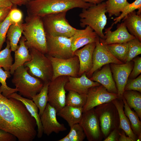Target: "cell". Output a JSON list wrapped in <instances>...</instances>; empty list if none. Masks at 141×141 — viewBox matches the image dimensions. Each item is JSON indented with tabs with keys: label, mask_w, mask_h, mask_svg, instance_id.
<instances>
[{
	"label": "cell",
	"mask_w": 141,
	"mask_h": 141,
	"mask_svg": "<svg viewBox=\"0 0 141 141\" xmlns=\"http://www.w3.org/2000/svg\"><path fill=\"white\" fill-rule=\"evenodd\" d=\"M36 120L21 101L4 96L0 92V130L19 141H32L37 136Z\"/></svg>",
	"instance_id": "1"
},
{
	"label": "cell",
	"mask_w": 141,
	"mask_h": 141,
	"mask_svg": "<svg viewBox=\"0 0 141 141\" xmlns=\"http://www.w3.org/2000/svg\"><path fill=\"white\" fill-rule=\"evenodd\" d=\"M93 5L82 0H32L25 5L27 15L42 17L75 8L86 9Z\"/></svg>",
	"instance_id": "2"
},
{
	"label": "cell",
	"mask_w": 141,
	"mask_h": 141,
	"mask_svg": "<svg viewBox=\"0 0 141 141\" xmlns=\"http://www.w3.org/2000/svg\"><path fill=\"white\" fill-rule=\"evenodd\" d=\"M25 21L22 24V34L26 39V46L28 49L33 48L46 54V33L42 17L27 15Z\"/></svg>",
	"instance_id": "3"
},
{
	"label": "cell",
	"mask_w": 141,
	"mask_h": 141,
	"mask_svg": "<svg viewBox=\"0 0 141 141\" xmlns=\"http://www.w3.org/2000/svg\"><path fill=\"white\" fill-rule=\"evenodd\" d=\"M28 68L24 65L15 71L11 80L12 83L17 90L20 95L30 99L39 93L44 85L40 79L31 75Z\"/></svg>",
	"instance_id": "4"
},
{
	"label": "cell",
	"mask_w": 141,
	"mask_h": 141,
	"mask_svg": "<svg viewBox=\"0 0 141 141\" xmlns=\"http://www.w3.org/2000/svg\"><path fill=\"white\" fill-rule=\"evenodd\" d=\"M105 2L93 4L87 9H82L79 15L80 25L82 27L89 26L100 38L104 39L103 30L107 24Z\"/></svg>",
	"instance_id": "5"
},
{
	"label": "cell",
	"mask_w": 141,
	"mask_h": 141,
	"mask_svg": "<svg viewBox=\"0 0 141 141\" xmlns=\"http://www.w3.org/2000/svg\"><path fill=\"white\" fill-rule=\"evenodd\" d=\"M28 49L32 58L25 63L24 66L28 67V72L31 75L40 79L44 83L49 82L53 76L50 60L46 54L38 50L32 48Z\"/></svg>",
	"instance_id": "6"
},
{
	"label": "cell",
	"mask_w": 141,
	"mask_h": 141,
	"mask_svg": "<svg viewBox=\"0 0 141 141\" xmlns=\"http://www.w3.org/2000/svg\"><path fill=\"white\" fill-rule=\"evenodd\" d=\"M67 12L49 14L41 17L46 34L68 38L73 36L77 29L71 25L67 20Z\"/></svg>",
	"instance_id": "7"
},
{
	"label": "cell",
	"mask_w": 141,
	"mask_h": 141,
	"mask_svg": "<svg viewBox=\"0 0 141 141\" xmlns=\"http://www.w3.org/2000/svg\"><path fill=\"white\" fill-rule=\"evenodd\" d=\"M103 137L105 138L114 129L119 128V119L118 110L111 102L95 107Z\"/></svg>",
	"instance_id": "8"
},
{
	"label": "cell",
	"mask_w": 141,
	"mask_h": 141,
	"mask_svg": "<svg viewBox=\"0 0 141 141\" xmlns=\"http://www.w3.org/2000/svg\"><path fill=\"white\" fill-rule=\"evenodd\" d=\"M46 54L56 58L67 59L74 55L72 49V37L53 36L46 34Z\"/></svg>",
	"instance_id": "9"
},
{
	"label": "cell",
	"mask_w": 141,
	"mask_h": 141,
	"mask_svg": "<svg viewBox=\"0 0 141 141\" xmlns=\"http://www.w3.org/2000/svg\"><path fill=\"white\" fill-rule=\"evenodd\" d=\"M96 44L92 55V67L90 70L86 73L87 77L89 78L95 71L105 65L111 63H124L113 55L102 39L98 36Z\"/></svg>",
	"instance_id": "10"
},
{
	"label": "cell",
	"mask_w": 141,
	"mask_h": 141,
	"mask_svg": "<svg viewBox=\"0 0 141 141\" xmlns=\"http://www.w3.org/2000/svg\"><path fill=\"white\" fill-rule=\"evenodd\" d=\"M50 60L53 70L52 80L60 76L79 77V61L78 57L74 55L69 58L61 59L46 55Z\"/></svg>",
	"instance_id": "11"
},
{
	"label": "cell",
	"mask_w": 141,
	"mask_h": 141,
	"mask_svg": "<svg viewBox=\"0 0 141 141\" xmlns=\"http://www.w3.org/2000/svg\"><path fill=\"white\" fill-rule=\"evenodd\" d=\"M68 80V76H62L49 82L48 102L56 109L57 112L65 106V86Z\"/></svg>",
	"instance_id": "12"
},
{
	"label": "cell",
	"mask_w": 141,
	"mask_h": 141,
	"mask_svg": "<svg viewBox=\"0 0 141 141\" xmlns=\"http://www.w3.org/2000/svg\"><path fill=\"white\" fill-rule=\"evenodd\" d=\"M79 124L89 141H101L103 137L94 108L83 113Z\"/></svg>",
	"instance_id": "13"
},
{
	"label": "cell",
	"mask_w": 141,
	"mask_h": 141,
	"mask_svg": "<svg viewBox=\"0 0 141 141\" xmlns=\"http://www.w3.org/2000/svg\"><path fill=\"white\" fill-rule=\"evenodd\" d=\"M86 96V101L83 107V113L119 98L117 94L109 92L101 84L90 88Z\"/></svg>",
	"instance_id": "14"
},
{
	"label": "cell",
	"mask_w": 141,
	"mask_h": 141,
	"mask_svg": "<svg viewBox=\"0 0 141 141\" xmlns=\"http://www.w3.org/2000/svg\"><path fill=\"white\" fill-rule=\"evenodd\" d=\"M57 112L56 109L48 102L44 111L40 116L43 133L47 136L52 132L58 133L67 130L63 124L57 120Z\"/></svg>",
	"instance_id": "15"
},
{
	"label": "cell",
	"mask_w": 141,
	"mask_h": 141,
	"mask_svg": "<svg viewBox=\"0 0 141 141\" xmlns=\"http://www.w3.org/2000/svg\"><path fill=\"white\" fill-rule=\"evenodd\" d=\"M113 76L118 90V95L122 98L125 86L133 69L134 62L132 61L122 64H110Z\"/></svg>",
	"instance_id": "16"
},
{
	"label": "cell",
	"mask_w": 141,
	"mask_h": 141,
	"mask_svg": "<svg viewBox=\"0 0 141 141\" xmlns=\"http://www.w3.org/2000/svg\"><path fill=\"white\" fill-rule=\"evenodd\" d=\"M114 25L112 24L105 30L104 38L103 39L106 45L127 42L136 38L129 33L123 22L118 24L116 29L112 31L111 30Z\"/></svg>",
	"instance_id": "17"
},
{
	"label": "cell",
	"mask_w": 141,
	"mask_h": 141,
	"mask_svg": "<svg viewBox=\"0 0 141 141\" xmlns=\"http://www.w3.org/2000/svg\"><path fill=\"white\" fill-rule=\"evenodd\" d=\"M100 85L99 83L90 80L84 73L78 77L68 76V80L65 84V89L67 91H72L79 94H87L90 88Z\"/></svg>",
	"instance_id": "18"
},
{
	"label": "cell",
	"mask_w": 141,
	"mask_h": 141,
	"mask_svg": "<svg viewBox=\"0 0 141 141\" xmlns=\"http://www.w3.org/2000/svg\"><path fill=\"white\" fill-rule=\"evenodd\" d=\"M99 70L95 71L89 79L97 82L103 86L109 92L118 94V90L113 79L110 64L103 66Z\"/></svg>",
	"instance_id": "19"
},
{
	"label": "cell",
	"mask_w": 141,
	"mask_h": 141,
	"mask_svg": "<svg viewBox=\"0 0 141 141\" xmlns=\"http://www.w3.org/2000/svg\"><path fill=\"white\" fill-rule=\"evenodd\" d=\"M96 45V42L88 44L81 49H77L74 53L79 58L80 69L79 77L84 73L86 74L91 68L92 65V55Z\"/></svg>",
	"instance_id": "20"
},
{
	"label": "cell",
	"mask_w": 141,
	"mask_h": 141,
	"mask_svg": "<svg viewBox=\"0 0 141 141\" xmlns=\"http://www.w3.org/2000/svg\"><path fill=\"white\" fill-rule=\"evenodd\" d=\"M98 36L89 26L84 29H76L72 36V49L73 52L88 44L95 42Z\"/></svg>",
	"instance_id": "21"
},
{
	"label": "cell",
	"mask_w": 141,
	"mask_h": 141,
	"mask_svg": "<svg viewBox=\"0 0 141 141\" xmlns=\"http://www.w3.org/2000/svg\"><path fill=\"white\" fill-rule=\"evenodd\" d=\"M7 97L16 99L21 101L24 104L31 115L35 119L37 127V136L38 138H41L43 132L39 114L38 109L32 99L24 97L16 92L11 94Z\"/></svg>",
	"instance_id": "22"
},
{
	"label": "cell",
	"mask_w": 141,
	"mask_h": 141,
	"mask_svg": "<svg viewBox=\"0 0 141 141\" xmlns=\"http://www.w3.org/2000/svg\"><path fill=\"white\" fill-rule=\"evenodd\" d=\"M26 39L24 37H21L17 49L14 51V62L11 66L10 70L11 75H13L15 70L18 67L30 61L32 58L28 48L26 46Z\"/></svg>",
	"instance_id": "23"
},
{
	"label": "cell",
	"mask_w": 141,
	"mask_h": 141,
	"mask_svg": "<svg viewBox=\"0 0 141 141\" xmlns=\"http://www.w3.org/2000/svg\"><path fill=\"white\" fill-rule=\"evenodd\" d=\"M116 107L118 111L119 119V128L122 130L126 136L133 141L138 140L137 136L133 133L131 127L130 121L125 115L124 110V103L122 98H118L111 101Z\"/></svg>",
	"instance_id": "24"
},
{
	"label": "cell",
	"mask_w": 141,
	"mask_h": 141,
	"mask_svg": "<svg viewBox=\"0 0 141 141\" xmlns=\"http://www.w3.org/2000/svg\"><path fill=\"white\" fill-rule=\"evenodd\" d=\"M122 20L129 33L141 41V14L135 11L128 14Z\"/></svg>",
	"instance_id": "25"
},
{
	"label": "cell",
	"mask_w": 141,
	"mask_h": 141,
	"mask_svg": "<svg viewBox=\"0 0 141 141\" xmlns=\"http://www.w3.org/2000/svg\"><path fill=\"white\" fill-rule=\"evenodd\" d=\"M83 108H77L65 105L57 112V115L67 122L70 127L79 123L81 119Z\"/></svg>",
	"instance_id": "26"
},
{
	"label": "cell",
	"mask_w": 141,
	"mask_h": 141,
	"mask_svg": "<svg viewBox=\"0 0 141 141\" xmlns=\"http://www.w3.org/2000/svg\"><path fill=\"white\" fill-rule=\"evenodd\" d=\"M122 99L124 103V112L130 121L132 129L138 137V141H141V122L137 113L129 107L123 96Z\"/></svg>",
	"instance_id": "27"
},
{
	"label": "cell",
	"mask_w": 141,
	"mask_h": 141,
	"mask_svg": "<svg viewBox=\"0 0 141 141\" xmlns=\"http://www.w3.org/2000/svg\"><path fill=\"white\" fill-rule=\"evenodd\" d=\"M122 96L129 107L133 109L141 119V94L134 90L124 91Z\"/></svg>",
	"instance_id": "28"
},
{
	"label": "cell",
	"mask_w": 141,
	"mask_h": 141,
	"mask_svg": "<svg viewBox=\"0 0 141 141\" xmlns=\"http://www.w3.org/2000/svg\"><path fill=\"white\" fill-rule=\"evenodd\" d=\"M22 22L11 25L8 30L7 37L10 43L11 49L14 52L18 48V44L23 32Z\"/></svg>",
	"instance_id": "29"
},
{
	"label": "cell",
	"mask_w": 141,
	"mask_h": 141,
	"mask_svg": "<svg viewBox=\"0 0 141 141\" xmlns=\"http://www.w3.org/2000/svg\"><path fill=\"white\" fill-rule=\"evenodd\" d=\"M105 3L107 13L109 17L119 16L130 3L128 0H107Z\"/></svg>",
	"instance_id": "30"
},
{
	"label": "cell",
	"mask_w": 141,
	"mask_h": 141,
	"mask_svg": "<svg viewBox=\"0 0 141 141\" xmlns=\"http://www.w3.org/2000/svg\"><path fill=\"white\" fill-rule=\"evenodd\" d=\"M49 83H44L40 92L32 98V100L39 110V114L40 116L44 111L48 102V90Z\"/></svg>",
	"instance_id": "31"
},
{
	"label": "cell",
	"mask_w": 141,
	"mask_h": 141,
	"mask_svg": "<svg viewBox=\"0 0 141 141\" xmlns=\"http://www.w3.org/2000/svg\"><path fill=\"white\" fill-rule=\"evenodd\" d=\"M107 45L114 57L124 63H125L128 49V42L112 44Z\"/></svg>",
	"instance_id": "32"
},
{
	"label": "cell",
	"mask_w": 141,
	"mask_h": 141,
	"mask_svg": "<svg viewBox=\"0 0 141 141\" xmlns=\"http://www.w3.org/2000/svg\"><path fill=\"white\" fill-rule=\"evenodd\" d=\"M86 94H81L70 91L66 96L65 105L77 108H83L86 100Z\"/></svg>",
	"instance_id": "33"
},
{
	"label": "cell",
	"mask_w": 141,
	"mask_h": 141,
	"mask_svg": "<svg viewBox=\"0 0 141 141\" xmlns=\"http://www.w3.org/2000/svg\"><path fill=\"white\" fill-rule=\"evenodd\" d=\"M6 43L5 48L0 51V67L3 68L5 70L10 71L13 60L9 42L7 40Z\"/></svg>",
	"instance_id": "34"
},
{
	"label": "cell",
	"mask_w": 141,
	"mask_h": 141,
	"mask_svg": "<svg viewBox=\"0 0 141 141\" xmlns=\"http://www.w3.org/2000/svg\"><path fill=\"white\" fill-rule=\"evenodd\" d=\"M10 71L4 70L0 67V92L4 96L7 97L11 94L18 91L16 88H12L7 85L6 80L10 77Z\"/></svg>",
	"instance_id": "35"
},
{
	"label": "cell",
	"mask_w": 141,
	"mask_h": 141,
	"mask_svg": "<svg viewBox=\"0 0 141 141\" xmlns=\"http://www.w3.org/2000/svg\"><path fill=\"white\" fill-rule=\"evenodd\" d=\"M128 49L125 63L130 62L137 56L141 54V43L135 38L128 42Z\"/></svg>",
	"instance_id": "36"
},
{
	"label": "cell",
	"mask_w": 141,
	"mask_h": 141,
	"mask_svg": "<svg viewBox=\"0 0 141 141\" xmlns=\"http://www.w3.org/2000/svg\"><path fill=\"white\" fill-rule=\"evenodd\" d=\"M68 134L70 141H83L86 137L84 131L79 123L75 124L70 127Z\"/></svg>",
	"instance_id": "37"
},
{
	"label": "cell",
	"mask_w": 141,
	"mask_h": 141,
	"mask_svg": "<svg viewBox=\"0 0 141 141\" xmlns=\"http://www.w3.org/2000/svg\"><path fill=\"white\" fill-rule=\"evenodd\" d=\"M138 9H141V0H136L131 3H129L119 16L114 19V25L120 22L121 20L128 14Z\"/></svg>",
	"instance_id": "38"
},
{
	"label": "cell",
	"mask_w": 141,
	"mask_h": 141,
	"mask_svg": "<svg viewBox=\"0 0 141 141\" xmlns=\"http://www.w3.org/2000/svg\"><path fill=\"white\" fill-rule=\"evenodd\" d=\"M12 24L9 15L4 20L0 22V51L2 49L4 43L5 41L7 34L9 28Z\"/></svg>",
	"instance_id": "39"
},
{
	"label": "cell",
	"mask_w": 141,
	"mask_h": 141,
	"mask_svg": "<svg viewBox=\"0 0 141 141\" xmlns=\"http://www.w3.org/2000/svg\"><path fill=\"white\" fill-rule=\"evenodd\" d=\"M134 90L141 92V75L133 79H128L124 91Z\"/></svg>",
	"instance_id": "40"
},
{
	"label": "cell",
	"mask_w": 141,
	"mask_h": 141,
	"mask_svg": "<svg viewBox=\"0 0 141 141\" xmlns=\"http://www.w3.org/2000/svg\"><path fill=\"white\" fill-rule=\"evenodd\" d=\"M14 5L10 10L9 16L12 24L22 22L23 15L21 11Z\"/></svg>",
	"instance_id": "41"
},
{
	"label": "cell",
	"mask_w": 141,
	"mask_h": 141,
	"mask_svg": "<svg viewBox=\"0 0 141 141\" xmlns=\"http://www.w3.org/2000/svg\"><path fill=\"white\" fill-rule=\"evenodd\" d=\"M134 62L133 69L128 77L129 79H133L137 77L141 73V57H137L132 60Z\"/></svg>",
	"instance_id": "42"
},
{
	"label": "cell",
	"mask_w": 141,
	"mask_h": 141,
	"mask_svg": "<svg viewBox=\"0 0 141 141\" xmlns=\"http://www.w3.org/2000/svg\"><path fill=\"white\" fill-rule=\"evenodd\" d=\"M120 128H115L112 131L103 141H118L119 137Z\"/></svg>",
	"instance_id": "43"
},
{
	"label": "cell",
	"mask_w": 141,
	"mask_h": 141,
	"mask_svg": "<svg viewBox=\"0 0 141 141\" xmlns=\"http://www.w3.org/2000/svg\"><path fill=\"white\" fill-rule=\"evenodd\" d=\"M16 139L12 134L0 130V141H15Z\"/></svg>",
	"instance_id": "44"
},
{
	"label": "cell",
	"mask_w": 141,
	"mask_h": 141,
	"mask_svg": "<svg viewBox=\"0 0 141 141\" xmlns=\"http://www.w3.org/2000/svg\"><path fill=\"white\" fill-rule=\"evenodd\" d=\"M12 8L8 7H0V22L3 21L7 18Z\"/></svg>",
	"instance_id": "45"
},
{
	"label": "cell",
	"mask_w": 141,
	"mask_h": 141,
	"mask_svg": "<svg viewBox=\"0 0 141 141\" xmlns=\"http://www.w3.org/2000/svg\"><path fill=\"white\" fill-rule=\"evenodd\" d=\"M119 137L118 141H133V140L126 135L125 132L120 128Z\"/></svg>",
	"instance_id": "46"
},
{
	"label": "cell",
	"mask_w": 141,
	"mask_h": 141,
	"mask_svg": "<svg viewBox=\"0 0 141 141\" xmlns=\"http://www.w3.org/2000/svg\"><path fill=\"white\" fill-rule=\"evenodd\" d=\"M14 5L11 0H0V7H13Z\"/></svg>",
	"instance_id": "47"
},
{
	"label": "cell",
	"mask_w": 141,
	"mask_h": 141,
	"mask_svg": "<svg viewBox=\"0 0 141 141\" xmlns=\"http://www.w3.org/2000/svg\"><path fill=\"white\" fill-rule=\"evenodd\" d=\"M11 2L14 5L19 6L25 5L27 2L26 0H11Z\"/></svg>",
	"instance_id": "48"
},
{
	"label": "cell",
	"mask_w": 141,
	"mask_h": 141,
	"mask_svg": "<svg viewBox=\"0 0 141 141\" xmlns=\"http://www.w3.org/2000/svg\"><path fill=\"white\" fill-rule=\"evenodd\" d=\"M83 1L93 4H98L103 2L104 0H82Z\"/></svg>",
	"instance_id": "49"
},
{
	"label": "cell",
	"mask_w": 141,
	"mask_h": 141,
	"mask_svg": "<svg viewBox=\"0 0 141 141\" xmlns=\"http://www.w3.org/2000/svg\"><path fill=\"white\" fill-rule=\"evenodd\" d=\"M58 141H70L69 136L67 134L63 138L58 140Z\"/></svg>",
	"instance_id": "50"
},
{
	"label": "cell",
	"mask_w": 141,
	"mask_h": 141,
	"mask_svg": "<svg viewBox=\"0 0 141 141\" xmlns=\"http://www.w3.org/2000/svg\"><path fill=\"white\" fill-rule=\"evenodd\" d=\"M27 2H28V1H31L32 0H26Z\"/></svg>",
	"instance_id": "51"
},
{
	"label": "cell",
	"mask_w": 141,
	"mask_h": 141,
	"mask_svg": "<svg viewBox=\"0 0 141 141\" xmlns=\"http://www.w3.org/2000/svg\"></svg>",
	"instance_id": "52"
}]
</instances>
